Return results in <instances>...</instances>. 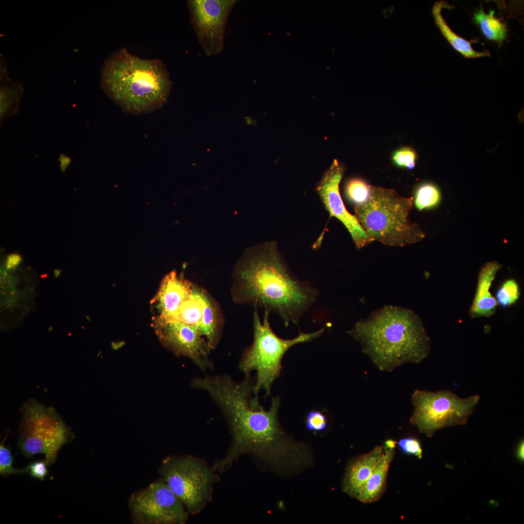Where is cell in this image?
Returning a JSON list of instances; mask_svg holds the SVG:
<instances>
[{"mask_svg":"<svg viewBox=\"0 0 524 524\" xmlns=\"http://www.w3.org/2000/svg\"><path fill=\"white\" fill-rule=\"evenodd\" d=\"M254 385L250 374L240 382L227 375L206 376L196 381L197 388L209 393L220 409L231 435L225 456L214 463L216 472H226L246 454L276 471L299 468L308 461L305 448L292 441L279 424V398H273L270 409H264L258 397H250Z\"/></svg>","mask_w":524,"mask_h":524,"instance_id":"1","label":"cell"},{"mask_svg":"<svg viewBox=\"0 0 524 524\" xmlns=\"http://www.w3.org/2000/svg\"><path fill=\"white\" fill-rule=\"evenodd\" d=\"M232 299L278 314L285 326L297 325L319 291L292 274L275 241L247 248L233 273Z\"/></svg>","mask_w":524,"mask_h":524,"instance_id":"2","label":"cell"},{"mask_svg":"<svg viewBox=\"0 0 524 524\" xmlns=\"http://www.w3.org/2000/svg\"><path fill=\"white\" fill-rule=\"evenodd\" d=\"M347 333L380 370L391 372L407 363H418L430 353V339L418 315L388 305L360 319Z\"/></svg>","mask_w":524,"mask_h":524,"instance_id":"3","label":"cell"},{"mask_svg":"<svg viewBox=\"0 0 524 524\" xmlns=\"http://www.w3.org/2000/svg\"><path fill=\"white\" fill-rule=\"evenodd\" d=\"M101 88L127 113L147 114L163 107L168 98L172 82L165 65L130 54L125 49L104 61Z\"/></svg>","mask_w":524,"mask_h":524,"instance_id":"4","label":"cell"},{"mask_svg":"<svg viewBox=\"0 0 524 524\" xmlns=\"http://www.w3.org/2000/svg\"><path fill=\"white\" fill-rule=\"evenodd\" d=\"M413 199L403 197L393 190L370 186L367 199L355 205L354 212L374 241L388 246H403L425 237L419 226L409 219Z\"/></svg>","mask_w":524,"mask_h":524,"instance_id":"5","label":"cell"},{"mask_svg":"<svg viewBox=\"0 0 524 524\" xmlns=\"http://www.w3.org/2000/svg\"><path fill=\"white\" fill-rule=\"evenodd\" d=\"M264 311L262 323L257 312L254 313L253 341L244 351L239 363L240 370L245 375L256 371V383L253 389L255 397H258L262 390L265 391L266 396L270 394L273 383L281 373L282 359L289 349L319 337L324 331L322 328L311 333L300 332L295 338L283 339L274 332L269 322V312Z\"/></svg>","mask_w":524,"mask_h":524,"instance_id":"6","label":"cell"},{"mask_svg":"<svg viewBox=\"0 0 524 524\" xmlns=\"http://www.w3.org/2000/svg\"><path fill=\"white\" fill-rule=\"evenodd\" d=\"M158 472L191 515L199 513L212 499L218 475L206 461L191 455H170Z\"/></svg>","mask_w":524,"mask_h":524,"instance_id":"7","label":"cell"},{"mask_svg":"<svg viewBox=\"0 0 524 524\" xmlns=\"http://www.w3.org/2000/svg\"><path fill=\"white\" fill-rule=\"evenodd\" d=\"M20 411L18 445L21 453L27 457L43 454L47 465L53 464L61 447L72 440L71 429L54 409L33 399L27 401Z\"/></svg>","mask_w":524,"mask_h":524,"instance_id":"8","label":"cell"},{"mask_svg":"<svg viewBox=\"0 0 524 524\" xmlns=\"http://www.w3.org/2000/svg\"><path fill=\"white\" fill-rule=\"evenodd\" d=\"M479 399V395L462 398L450 391L416 390L411 395L413 410L409 421L431 437L443 428L465 425Z\"/></svg>","mask_w":524,"mask_h":524,"instance_id":"9","label":"cell"},{"mask_svg":"<svg viewBox=\"0 0 524 524\" xmlns=\"http://www.w3.org/2000/svg\"><path fill=\"white\" fill-rule=\"evenodd\" d=\"M128 506L133 524H184L190 515L161 477L132 492Z\"/></svg>","mask_w":524,"mask_h":524,"instance_id":"10","label":"cell"},{"mask_svg":"<svg viewBox=\"0 0 524 524\" xmlns=\"http://www.w3.org/2000/svg\"><path fill=\"white\" fill-rule=\"evenodd\" d=\"M237 1L236 0L187 1L191 24L207 56L217 55L224 50L226 23Z\"/></svg>","mask_w":524,"mask_h":524,"instance_id":"11","label":"cell"},{"mask_svg":"<svg viewBox=\"0 0 524 524\" xmlns=\"http://www.w3.org/2000/svg\"><path fill=\"white\" fill-rule=\"evenodd\" d=\"M153 326L160 341L174 354L191 359L204 372L213 369L212 349L199 328L161 315L154 318Z\"/></svg>","mask_w":524,"mask_h":524,"instance_id":"12","label":"cell"},{"mask_svg":"<svg viewBox=\"0 0 524 524\" xmlns=\"http://www.w3.org/2000/svg\"><path fill=\"white\" fill-rule=\"evenodd\" d=\"M344 172V166L334 160L316 184L315 191L330 217H335L342 223L356 247L360 249L374 240L367 234L356 216L350 213L345 207L339 190Z\"/></svg>","mask_w":524,"mask_h":524,"instance_id":"13","label":"cell"},{"mask_svg":"<svg viewBox=\"0 0 524 524\" xmlns=\"http://www.w3.org/2000/svg\"><path fill=\"white\" fill-rule=\"evenodd\" d=\"M502 267L496 261H492L486 262L480 268L475 294L469 311L471 318L490 317L495 314L497 303L490 289Z\"/></svg>","mask_w":524,"mask_h":524,"instance_id":"14","label":"cell"},{"mask_svg":"<svg viewBox=\"0 0 524 524\" xmlns=\"http://www.w3.org/2000/svg\"><path fill=\"white\" fill-rule=\"evenodd\" d=\"M193 285L178 277L174 271L167 275L153 300L158 304L160 315L165 317L172 315L181 304L192 295Z\"/></svg>","mask_w":524,"mask_h":524,"instance_id":"15","label":"cell"},{"mask_svg":"<svg viewBox=\"0 0 524 524\" xmlns=\"http://www.w3.org/2000/svg\"><path fill=\"white\" fill-rule=\"evenodd\" d=\"M395 444L392 440L385 442L382 457L356 497L360 502L371 503L380 498L385 489L388 471L394 457Z\"/></svg>","mask_w":524,"mask_h":524,"instance_id":"16","label":"cell"},{"mask_svg":"<svg viewBox=\"0 0 524 524\" xmlns=\"http://www.w3.org/2000/svg\"><path fill=\"white\" fill-rule=\"evenodd\" d=\"M383 453L384 447L377 446L370 452L354 460L347 469L343 491L356 498Z\"/></svg>","mask_w":524,"mask_h":524,"instance_id":"17","label":"cell"},{"mask_svg":"<svg viewBox=\"0 0 524 524\" xmlns=\"http://www.w3.org/2000/svg\"><path fill=\"white\" fill-rule=\"evenodd\" d=\"M0 127L9 117L19 111V105L24 89L17 81H13L8 75L7 65L0 56Z\"/></svg>","mask_w":524,"mask_h":524,"instance_id":"18","label":"cell"},{"mask_svg":"<svg viewBox=\"0 0 524 524\" xmlns=\"http://www.w3.org/2000/svg\"><path fill=\"white\" fill-rule=\"evenodd\" d=\"M204 308L200 330L212 349L217 345L221 334L223 318L221 311L215 301L204 290Z\"/></svg>","mask_w":524,"mask_h":524,"instance_id":"19","label":"cell"},{"mask_svg":"<svg viewBox=\"0 0 524 524\" xmlns=\"http://www.w3.org/2000/svg\"><path fill=\"white\" fill-rule=\"evenodd\" d=\"M449 6L445 2H437L433 7V15L435 22L442 33L448 43L464 57L468 58H476L490 56L489 51L478 52L475 50L471 46V42L458 35L453 32L447 25L442 15L443 8Z\"/></svg>","mask_w":524,"mask_h":524,"instance_id":"20","label":"cell"},{"mask_svg":"<svg viewBox=\"0 0 524 524\" xmlns=\"http://www.w3.org/2000/svg\"><path fill=\"white\" fill-rule=\"evenodd\" d=\"M204 291L201 287L193 285L192 295L182 302L172 315L166 318L200 329L204 308Z\"/></svg>","mask_w":524,"mask_h":524,"instance_id":"21","label":"cell"},{"mask_svg":"<svg viewBox=\"0 0 524 524\" xmlns=\"http://www.w3.org/2000/svg\"><path fill=\"white\" fill-rule=\"evenodd\" d=\"M494 11H490L487 14L479 10L474 14V19L487 38L501 43L506 36V27L504 23L494 16Z\"/></svg>","mask_w":524,"mask_h":524,"instance_id":"22","label":"cell"},{"mask_svg":"<svg viewBox=\"0 0 524 524\" xmlns=\"http://www.w3.org/2000/svg\"><path fill=\"white\" fill-rule=\"evenodd\" d=\"M441 194L438 188L431 183H425L417 189L414 199L416 207L420 211L436 206L440 202Z\"/></svg>","mask_w":524,"mask_h":524,"instance_id":"23","label":"cell"},{"mask_svg":"<svg viewBox=\"0 0 524 524\" xmlns=\"http://www.w3.org/2000/svg\"><path fill=\"white\" fill-rule=\"evenodd\" d=\"M520 295L519 284L514 279L505 280L497 289L495 299L497 305L507 308L515 304Z\"/></svg>","mask_w":524,"mask_h":524,"instance_id":"24","label":"cell"},{"mask_svg":"<svg viewBox=\"0 0 524 524\" xmlns=\"http://www.w3.org/2000/svg\"><path fill=\"white\" fill-rule=\"evenodd\" d=\"M347 197L355 205L364 203L368 198L370 192V186L362 180L353 179L347 183L345 189Z\"/></svg>","mask_w":524,"mask_h":524,"instance_id":"25","label":"cell"},{"mask_svg":"<svg viewBox=\"0 0 524 524\" xmlns=\"http://www.w3.org/2000/svg\"><path fill=\"white\" fill-rule=\"evenodd\" d=\"M7 435L0 445V474L1 475H7L11 474H23L27 472V468L17 469L12 465L13 457L10 450L5 446L4 442Z\"/></svg>","mask_w":524,"mask_h":524,"instance_id":"26","label":"cell"},{"mask_svg":"<svg viewBox=\"0 0 524 524\" xmlns=\"http://www.w3.org/2000/svg\"><path fill=\"white\" fill-rule=\"evenodd\" d=\"M394 163L399 166L412 169L416 160L415 152L409 147H404L396 151L393 154Z\"/></svg>","mask_w":524,"mask_h":524,"instance_id":"27","label":"cell"},{"mask_svg":"<svg viewBox=\"0 0 524 524\" xmlns=\"http://www.w3.org/2000/svg\"><path fill=\"white\" fill-rule=\"evenodd\" d=\"M306 425L307 428L310 430L322 431L327 426L326 416L320 411H311L308 413Z\"/></svg>","mask_w":524,"mask_h":524,"instance_id":"28","label":"cell"},{"mask_svg":"<svg viewBox=\"0 0 524 524\" xmlns=\"http://www.w3.org/2000/svg\"><path fill=\"white\" fill-rule=\"evenodd\" d=\"M398 445L404 453L422 458V448L418 439L413 437L404 438L399 440Z\"/></svg>","mask_w":524,"mask_h":524,"instance_id":"29","label":"cell"},{"mask_svg":"<svg viewBox=\"0 0 524 524\" xmlns=\"http://www.w3.org/2000/svg\"><path fill=\"white\" fill-rule=\"evenodd\" d=\"M47 466V464L44 460L33 462L29 464L26 468L31 476L43 481L48 473Z\"/></svg>","mask_w":524,"mask_h":524,"instance_id":"30","label":"cell"},{"mask_svg":"<svg viewBox=\"0 0 524 524\" xmlns=\"http://www.w3.org/2000/svg\"><path fill=\"white\" fill-rule=\"evenodd\" d=\"M21 261L22 258L19 254L17 253L10 254L6 258L5 267L8 270L13 269L16 268Z\"/></svg>","mask_w":524,"mask_h":524,"instance_id":"31","label":"cell"},{"mask_svg":"<svg viewBox=\"0 0 524 524\" xmlns=\"http://www.w3.org/2000/svg\"><path fill=\"white\" fill-rule=\"evenodd\" d=\"M524 443L523 440V441H521L519 444L516 450V456L518 460L521 462H523L524 459Z\"/></svg>","mask_w":524,"mask_h":524,"instance_id":"32","label":"cell"},{"mask_svg":"<svg viewBox=\"0 0 524 524\" xmlns=\"http://www.w3.org/2000/svg\"><path fill=\"white\" fill-rule=\"evenodd\" d=\"M61 271L58 269H56L54 270V275L56 278H58L61 274Z\"/></svg>","mask_w":524,"mask_h":524,"instance_id":"33","label":"cell"}]
</instances>
